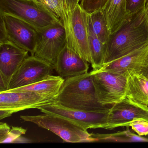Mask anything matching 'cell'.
<instances>
[{"mask_svg":"<svg viewBox=\"0 0 148 148\" xmlns=\"http://www.w3.org/2000/svg\"><path fill=\"white\" fill-rule=\"evenodd\" d=\"M148 44V24L145 11L129 15L106 44L104 64L113 62ZM103 65V66H104Z\"/></svg>","mask_w":148,"mask_h":148,"instance_id":"cell-1","label":"cell"},{"mask_svg":"<svg viewBox=\"0 0 148 148\" xmlns=\"http://www.w3.org/2000/svg\"><path fill=\"white\" fill-rule=\"evenodd\" d=\"M55 101L64 107L79 110L105 111L110 109L98 102L90 72L66 79Z\"/></svg>","mask_w":148,"mask_h":148,"instance_id":"cell-2","label":"cell"},{"mask_svg":"<svg viewBox=\"0 0 148 148\" xmlns=\"http://www.w3.org/2000/svg\"><path fill=\"white\" fill-rule=\"evenodd\" d=\"M25 121L30 122L58 135L69 143H91L96 140L87 130L71 119L51 113L36 116H21Z\"/></svg>","mask_w":148,"mask_h":148,"instance_id":"cell-3","label":"cell"},{"mask_svg":"<svg viewBox=\"0 0 148 148\" xmlns=\"http://www.w3.org/2000/svg\"><path fill=\"white\" fill-rule=\"evenodd\" d=\"M95 87L96 98L102 105H113L126 98L127 80L130 75L105 71L90 72Z\"/></svg>","mask_w":148,"mask_h":148,"instance_id":"cell-4","label":"cell"},{"mask_svg":"<svg viewBox=\"0 0 148 148\" xmlns=\"http://www.w3.org/2000/svg\"><path fill=\"white\" fill-rule=\"evenodd\" d=\"M0 14L18 18L37 30L59 22L34 0H0Z\"/></svg>","mask_w":148,"mask_h":148,"instance_id":"cell-5","label":"cell"},{"mask_svg":"<svg viewBox=\"0 0 148 148\" xmlns=\"http://www.w3.org/2000/svg\"><path fill=\"white\" fill-rule=\"evenodd\" d=\"M34 56L54 65L66 44L64 27L59 22L37 30Z\"/></svg>","mask_w":148,"mask_h":148,"instance_id":"cell-6","label":"cell"},{"mask_svg":"<svg viewBox=\"0 0 148 148\" xmlns=\"http://www.w3.org/2000/svg\"><path fill=\"white\" fill-rule=\"evenodd\" d=\"M88 14L78 5L71 16L66 29V45L91 64L89 40Z\"/></svg>","mask_w":148,"mask_h":148,"instance_id":"cell-7","label":"cell"},{"mask_svg":"<svg viewBox=\"0 0 148 148\" xmlns=\"http://www.w3.org/2000/svg\"><path fill=\"white\" fill-rule=\"evenodd\" d=\"M54 66L34 56H28L13 76L8 90L29 85L51 75Z\"/></svg>","mask_w":148,"mask_h":148,"instance_id":"cell-8","label":"cell"},{"mask_svg":"<svg viewBox=\"0 0 148 148\" xmlns=\"http://www.w3.org/2000/svg\"><path fill=\"white\" fill-rule=\"evenodd\" d=\"M43 113H51L71 119L85 129H104L107 123L109 110L88 111L64 107L56 101L38 108Z\"/></svg>","mask_w":148,"mask_h":148,"instance_id":"cell-9","label":"cell"},{"mask_svg":"<svg viewBox=\"0 0 148 148\" xmlns=\"http://www.w3.org/2000/svg\"><path fill=\"white\" fill-rule=\"evenodd\" d=\"M57 97L28 91L0 92V109L12 114L29 109H38L52 103Z\"/></svg>","mask_w":148,"mask_h":148,"instance_id":"cell-10","label":"cell"},{"mask_svg":"<svg viewBox=\"0 0 148 148\" xmlns=\"http://www.w3.org/2000/svg\"><path fill=\"white\" fill-rule=\"evenodd\" d=\"M5 24L8 41L34 56L37 29L24 21L12 15L0 14Z\"/></svg>","mask_w":148,"mask_h":148,"instance_id":"cell-11","label":"cell"},{"mask_svg":"<svg viewBox=\"0 0 148 148\" xmlns=\"http://www.w3.org/2000/svg\"><path fill=\"white\" fill-rule=\"evenodd\" d=\"M28 53L10 41L0 43V92L8 90L13 76Z\"/></svg>","mask_w":148,"mask_h":148,"instance_id":"cell-12","label":"cell"},{"mask_svg":"<svg viewBox=\"0 0 148 148\" xmlns=\"http://www.w3.org/2000/svg\"><path fill=\"white\" fill-rule=\"evenodd\" d=\"M98 71L118 74L127 73L130 76L143 75L148 78V44L121 58L105 65Z\"/></svg>","mask_w":148,"mask_h":148,"instance_id":"cell-13","label":"cell"},{"mask_svg":"<svg viewBox=\"0 0 148 148\" xmlns=\"http://www.w3.org/2000/svg\"><path fill=\"white\" fill-rule=\"evenodd\" d=\"M136 118L148 120V109L135 105L125 98L110 108L104 129L111 130L119 127H129L130 123Z\"/></svg>","mask_w":148,"mask_h":148,"instance_id":"cell-14","label":"cell"},{"mask_svg":"<svg viewBox=\"0 0 148 148\" xmlns=\"http://www.w3.org/2000/svg\"><path fill=\"white\" fill-rule=\"evenodd\" d=\"M88 63L66 45L57 58L54 70L58 76L66 79L88 72Z\"/></svg>","mask_w":148,"mask_h":148,"instance_id":"cell-15","label":"cell"},{"mask_svg":"<svg viewBox=\"0 0 148 148\" xmlns=\"http://www.w3.org/2000/svg\"><path fill=\"white\" fill-rule=\"evenodd\" d=\"M66 29L80 0H34Z\"/></svg>","mask_w":148,"mask_h":148,"instance_id":"cell-16","label":"cell"},{"mask_svg":"<svg viewBox=\"0 0 148 148\" xmlns=\"http://www.w3.org/2000/svg\"><path fill=\"white\" fill-rule=\"evenodd\" d=\"M126 98L135 105L148 109V78L140 75L129 76L127 80Z\"/></svg>","mask_w":148,"mask_h":148,"instance_id":"cell-17","label":"cell"},{"mask_svg":"<svg viewBox=\"0 0 148 148\" xmlns=\"http://www.w3.org/2000/svg\"><path fill=\"white\" fill-rule=\"evenodd\" d=\"M102 10L111 35L120 28L129 16L126 11V0H108Z\"/></svg>","mask_w":148,"mask_h":148,"instance_id":"cell-18","label":"cell"},{"mask_svg":"<svg viewBox=\"0 0 148 148\" xmlns=\"http://www.w3.org/2000/svg\"><path fill=\"white\" fill-rule=\"evenodd\" d=\"M59 76L49 75L37 83L6 91H28L50 97H57L64 81Z\"/></svg>","mask_w":148,"mask_h":148,"instance_id":"cell-19","label":"cell"},{"mask_svg":"<svg viewBox=\"0 0 148 148\" xmlns=\"http://www.w3.org/2000/svg\"><path fill=\"white\" fill-rule=\"evenodd\" d=\"M88 27L102 43L107 44L111 33L102 10L88 14Z\"/></svg>","mask_w":148,"mask_h":148,"instance_id":"cell-20","label":"cell"},{"mask_svg":"<svg viewBox=\"0 0 148 148\" xmlns=\"http://www.w3.org/2000/svg\"><path fill=\"white\" fill-rule=\"evenodd\" d=\"M88 28L89 46L92 60L91 66L92 71H97L101 69L104 64L106 44L102 43L89 27Z\"/></svg>","mask_w":148,"mask_h":148,"instance_id":"cell-21","label":"cell"},{"mask_svg":"<svg viewBox=\"0 0 148 148\" xmlns=\"http://www.w3.org/2000/svg\"><path fill=\"white\" fill-rule=\"evenodd\" d=\"M92 136L94 138L96 142H148V138L143 137L132 132L129 127L127 130L122 132H118L113 134H92Z\"/></svg>","mask_w":148,"mask_h":148,"instance_id":"cell-22","label":"cell"},{"mask_svg":"<svg viewBox=\"0 0 148 148\" xmlns=\"http://www.w3.org/2000/svg\"><path fill=\"white\" fill-rule=\"evenodd\" d=\"M108 1V0H81L79 5L86 12L90 14L103 10Z\"/></svg>","mask_w":148,"mask_h":148,"instance_id":"cell-23","label":"cell"},{"mask_svg":"<svg viewBox=\"0 0 148 148\" xmlns=\"http://www.w3.org/2000/svg\"><path fill=\"white\" fill-rule=\"evenodd\" d=\"M128 15H133L145 11L147 0H126Z\"/></svg>","mask_w":148,"mask_h":148,"instance_id":"cell-24","label":"cell"},{"mask_svg":"<svg viewBox=\"0 0 148 148\" xmlns=\"http://www.w3.org/2000/svg\"><path fill=\"white\" fill-rule=\"evenodd\" d=\"M139 136H148V120L143 118H136L129 125Z\"/></svg>","mask_w":148,"mask_h":148,"instance_id":"cell-25","label":"cell"},{"mask_svg":"<svg viewBox=\"0 0 148 148\" xmlns=\"http://www.w3.org/2000/svg\"><path fill=\"white\" fill-rule=\"evenodd\" d=\"M26 129L20 127H12L7 136L0 141L1 143H8L15 142L22 135L26 132Z\"/></svg>","mask_w":148,"mask_h":148,"instance_id":"cell-26","label":"cell"},{"mask_svg":"<svg viewBox=\"0 0 148 148\" xmlns=\"http://www.w3.org/2000/svg\"><path fill=\"white\" fill-rule=\"evenodd\" d=\"M11 129L6 123H0V141L5 137L10 132Z\"/></svg>","mask_w":148,"mask_h":148,"instance_id":"cell-27","label":"cell"},{"mask_svg":"<svg viewBox=\"0 0 148 148\" xmlns=\"http://www.w3.org/2000/svg\"><path fill=\"white\" fill-rule=\"evenodd\" d=\"M8 41L7 37L6 32L4 21L1 18L0 22V43H4Z\"/></svg>","mask_w":148,"mask_h":148,"instance_id":"cell-28","label":"cell"},{"mask_svg":"<svg viewBox=\"0 0 148 148\" xmlns=\"http://www.w3.org/2000/svg\"><path fill=\"white\" fill-rule=\"evenodd\" d=\"M145 17H146L147 23H148V1L147 4H146V6H145Z\"/></svg>","mask_w":148,"mask_h":148,"instance_id":"cell-29","label":"cell"}]
</instances>
